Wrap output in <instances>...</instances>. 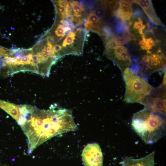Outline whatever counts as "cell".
<instances>
[{
  "label": "cell",
  "instance_id": "8",
  "mask_svg": "<svg viewBox=\"0 0 166 166\" xmlns=\"http://www.w3.org/2000/svg\"><path fill=\"white\" fill-rule=\"evenodd\" d=\"M85 166H102L103 156L97 143L88 144L84 148L81 154Z\"/></svg>",
  "mask_w": 166,
  "mask_h": 166
},
{
  "label": "cell",
  "instance_id": "7",
  "mask_svg": "<svg viewBox=\"0 0 166 166\" xmlns=\"http://www.w3.org/2000/svg\"><path fill=\"white\" fill-rule=\"evenodd\" d=\"M105 53L122 72L132 64L131 56L124 46H115L105 49Z\"/></svg>",
  "mask_w": 166,
  "mask_h": 166
},
{
  "label": "cell",
  "instance_id": "16",
  "mask_svg": "<svg viewBox=\"0 0 166 166\" xmlns=\"http://www.w3.org/2000/svg\"><path fill=\"white\" fill-rule=\"evenodd\" d=\"M95 14L99 18L103 19L104 15V11L103 8L97 7L92 10Z\"/></svg>",
  "mask_w": 166,
  "mask_h": 166
},
{
  "label": "cell",
  "instance_id": "15",
  "mask_svg": "<svg viewBox=\"0 0 166 166\" xmlns=\"http://www.w3.org/2000/svg\"><path fill=\"white\" fill-rule=\"evenodd\" d=\"M145 40L147 44L148 52L147 53L148 54H151L152 52V49L156 45L154 39L152 37L146 38Z\"/></svg>",
  "mask_w": 166,
  "mask_h": 166
},
{
  "label": "cell",
  "instance_id": "10",
  "mask_svg": "<svg viewBox=\"0 0 166 166\" xmlns=\"http://www.w3.org/2000/svg\"><path fill=\"white\" fill-rule=\"evenodd\" d=\"M142 14L140 11H135L132 14L131 17L132 19L129 22L128 26L129 32L131 35L132 36L138 37V35L142 36L144 35L143 31L147 27L150 30V25L148 23L145 25L141 18Z\"/></svg>",
  "mask_w": 166,
  "mask_h": 166
},
{
  "label": "cell",
  "instance_id": "9",
  "mask_svg": "<svg viewBox=\"0 0 166 166\" xmlns=\"http://www.w3.org/2000/svg\"><path fill=\"white\" fill-rule=\"evenodd\" d=\"M84 26L86 32L92 31L96 33L103 38L104 28L101 23V19L95 14L92 10L87 13Z\"/></svg>",
  "mask_w": 166,
  "mask_h": 166
},
{
  "label": "cell",
  "instance_id": "5",
  "mask_svg": "<svg viewBox=\"0 0 166 166\" xmlns=\"http://www.w3.org/2000/svg\"><path fill=\"white\" fill-rule=\"evenodd\" d=\"M166 87L162 85L153 89L139 103L145 109L164 116L166 115Z\"/></svg>",
  "mask_w": 166,
  "mask_h": 166
},
{
  "label": "cell",
  "instance_id": "18",
  "mask_svg": "<svg viewBox=\"0 0 166 166\" xmlns=\"http://www.w3.org/2000/svg\"><path fill=\"white\" fill-rule=\"evenodd\" d=\"M1 56H2L1 55V52H0V57H1Z\"/></svg>",
  "mask_w": 166,
  "mask_h": 166
},
{
  "label": "cell",
  "instance_id": "3",
  "mask_svg": "<svg viewBox=\"0 0 166 166\" xmlns=\"http://www.w3.org/2000/svg\"><path fill=\"white\" fill-rule=\"evenodd\" d=\"M165 117L144 108L133 115L132 126L146 143L152 144L165 134Z\"/></svg>",
  "mask_w": 166,
  "mask_h": 166
},
{
  "label": "cell",
  "instance_id": "4",
  "mask_svg": "<svg viewBox=\"0 0 166 166\" xmlns=\"http://www.w3.org/2000/svg\"><path fill=\"white\" fill-rule=\"evenodd\" d=\"M139 70L138 65L132 64L123 72L125 85L124 101L127 103H139L153 89Z\"/></svg>",
  "mask_w": 166,
  "mask_h": 166
},
{
  "label": "cell",
  "instance_id": "12",
  "mask_svg": "<svg viewBox=\"0 0 166 166\" xmlns=\"http://www.w3.org/2000/svg\"><path fill=\"white\" fill-rule=\"evenodd\" d=\"M132 2V1H119L118 7L114 12L116 18L122 21L129 20L133 14Z\"/></svg>",
  "mask_w": 166,
  "mask_h": 166
},
{
  "label": "cell",
  "instance_id": "2",
  "mask_svg": "<svg viewBox=\"0 0 166 166\" xmlns=\"http://www.w3.org/2000/svg\"><path fill=\"white\" fill-rule=\"evenodd\" d=\"M86 32L83 26H76L69 20L61 18L56 21L43 38L53 46L59 58L69 54L81 55Z\"/></svg>",
  "mask_w": 166,
  "mask_h": 166
},
{
  "label": "cell",
  "instance_id": "11",
  "mask_svg": "<svg viewBox=\"0 0 166 166\" xmlns=\"http://www.w3.org/2000/svg\"><path fill=\"white\" fill-rule=\"evenodd\" d=\"M132 2L142 8L152 23L156 26L164 27L163 22L157 16L151 0H136Z\"/></svg>",
  "mask_w": 166,
  "mask_h": 166
},
{
  "label": "cell",
  "instance_id": "17",
  "mask_svg": "<svg viewBox=\"0 0 166 166\" xmlns=\"http://www.w3.org/2000/svg\"><path fill=\"white\" fill-rule=\"evenodd\" d=\"M142 40L140 41L139 42V44L141 49L146 50L147 53L148 52V49L147 44L145 40V36L144 35L141 36Z\"/></svg>",
  "mask_w": 166,
  "mask_h": 166
},
{
  "label": "cell",
  "instance_id": "6",
  "mask_svg": "<svg viewBox=\"0 0 166 166\" xmlns=\"http://www.w3.org/2000/svg\"><path fill=\"white\" fill-rule=\"evenodd\" d=\"M166 58L163 54L153 53L143 56L138 65L139 73L148 76L157 71L163 69L165 67Z\"/></svg>",
  "mask_w": 166,
  "mask_h": 166
},
{
  "label": "cell",
  "instance_id": "1",
  "mask_svg": "<svg viewBox=\"0 0 166 166\" xmlns=\"http://www.w3.org/2000/svg\"><path fill=\"white\" fill-rule=\"evenodd\" d=\"M17 121L27 137L31 152L44 142L57 135L77 129L72 112L67 109L41 110L29 105H19Z\"/></svg>",
  "mask_w": 166,
  "mask_h": 166
},
{
  "label": "cell",
  "instance_id": "13",
  "mask_svg": "<svg viewBox=\"0 0 166 166\" xmlns=\"http://www.w3.org/2000/svg\"><path fill=\"white\" fill-rule=\"evenodd\" d=\"M154 154L153 151L145 157L139 159L126 157L122 162V166H153L155 164Z\"/></svg>",
  "mask_w": 166,
  "mask_h": 166
},
{
  "label": "cell",
  "instance_id": "14",
  "mask_svg": "<svg viewBox=\"0 0 166 166\" xmlns=\"http://www.w3.org/2000/svg\"><path fill=\"white\" fill-rule=\"evenodd\" d=\"M0 108L18 121L20 114L18 105L0 100Z\"/></svg>",
  "mask_w": 166,
  "mask_h": 166
}]
</instances>
